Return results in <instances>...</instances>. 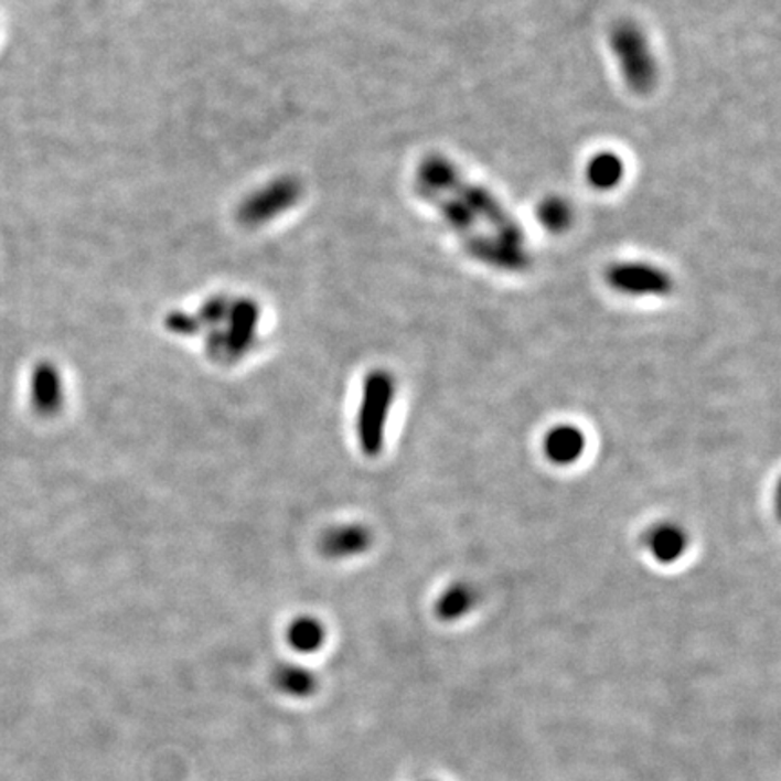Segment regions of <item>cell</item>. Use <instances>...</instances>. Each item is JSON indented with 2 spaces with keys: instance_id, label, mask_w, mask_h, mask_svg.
<instances>
[{
  "instance_id": "cell-4",
  "label": "cell",
  "mask_w": 781,
  "mask_h": 781,
  "mask_svg": "<svg viewBox=\"0 0 781 781\" xmlns=\"http://www.w3.org/2000/svg\"><path fill=\"white\" fill-rule=\"evenodd\" d=\"M260 310L252 299H231L226 315L211 328L206 350L212 359L234 362L250 350L259 330Z\"/></svg>"
},
{
  "instance_id": "cell-16",
  "label": "cell",
  "mask_w": 781,
  "mask_h": 781,
  "mask_svg": "<svg viewBox=\"0 0 781 781\" xmlns=\"http://www.w3.org/2000/svg\"><path fill=\"white\" fill-rule=\"evenodd\" d=\"M167 325H169V330L174 331L175 335H195L200 331L195 315H186L181 311H174L167 317Z\"/></svg>"
},
{
  "instance_id": "cell-3",
  "label": "cell",
  "mask_w": 781,
  "mask_h": 781,
  "mask_svg": "<svg viewBox=\"0 0 781 781\" xmlns=\"http://www.w3.org/2000/svg\"><path fill=\"white\" fill-rule=\"evenodd\" d=\"M396 382L389 371L375 370L364 381L356 413V438L364 454L376 458L384 451L387 420L395 404Z\"/></svg>"
},
{
  "instance_id": "cell-10",
  "label": "cell",
  "mask_w": 781,
  "mask_h": 781,
  "mask_svg": "<svg viewBox=\"0 0 781 781\" xmlns=\"http://www.w3.org/2000/svg\"><path fill=\"white\" fill-rule=\"evenodd\" d=\"M585 451V432L571 424L552 427L543 440V452H545L546 460L552 461L554 466H574L576 461L581 460Z\"/></svg>"
},
{
  "instance_id": "cell-5",
  "label": "cell",
  "mask_w": 781,
  "mask_h": 781,
  "mask_svg": "<svg viewBox=\"0 0 781 781\" xmlns=\"http://www.w3.org/2000/svg\"><path fill=\"white\" fill-rule=\"evenodd\" d=\"M301 197V181L293 175H281L246 195L237 208V220L248 228H259L290 212Z\"/></svg>"
},
{
  "instance_id": "cell-8",
  "label": "cell",
  "mask_w": 781,
  "mask_h": 781,
  "mask_svg": "<svg viewBox=\"0 0 781 781\" xmlns=\"http://www.w3.org/2000/svg\"><path fill=\"white\" fill-rule=\"evenodd\" d=\"M371 543H373V534L367 526L347 523V525L331 526L330 531H325L319 548L330 559H346V557L364 554Z\"/></svg>"
},
{
  "instance_id": "cell-2",
  "label": "cell",
  "mask_w": 781,
  "mask_h": 781,
  "mask_svg": "<svg viewBox=\"0 0 781 781\" xmlns=\"http://www.w3.org/2000/svg\"><path fill=\"white\" fill-rule=\"evenodd\" d=\"M608 42L628 89L633 95H650L659 84V62L641 25L619 21L611 28Z\"/></svg>"
},
{
  "instance_id": "cell-7",
  "label": "cell",
  "mask_w": 781,
  "mask_h": 781,
  "mask_svg": "<svg viewBox=\"0 0 781 781\" xmlns=\"http://www.w3.org/2000/svg\"><path fill=\"white\" fill-rule=\"evenodd\" d=\"M31 406L41 416H53L64 406L65 390L61 371L51 362H41L31 373Z\"/></svg>"
},
{
  "instance_id": "cell-14",
  "label": "cell",
  "mask_w": 781,
  "mask_h": 781,
  "mask_svg": "<svg viewBox=\"0 0 781 781\" xmlns=\"http://www.w3.org/2000/svg\"><path fill=\"white\" fill-rule=\"evenodd\" d=\"M274 681L285 695L296 696V698L311 696L317 689V678L313 673L308 672L304 667L293 666V664H285L279 667Z\"/></svg>"
},
{
  "instance_id": "cell-11",
  "label": "cell",
  "mask_w": 781,
  "mask_h": 781,
  "mask_svg": "<svg viewBox=\"0 0 781 781\" xmlns=\"http://www.w3.org/2000/svg\"><path fill=\"white\" fill-rule=\"evenodd\" d=\"M627 167L621 156L611 151L597 152L586 163L585 178L593 191H613L621 185Z\"/></svg>"
},
{
  "instance_id": "cell-12",
  "label": "cell",
  "mask_w": 781,
  "mask_h": 781,
  "mask_svg": "<svg viewBox=\"0 0 781 781\" xmlns=\"http://www.w3.org/2000/svg\"><path fill=\"white\" fill-rule=\"evenodd\" d=\"M286 641L297 653H315L324 646V624L315 617H297L288 624Z\"/></svg>"
},
{
  "instance_id": "cell-1",
  "label": "cell",
  "mask_w": 781,
  "mask_h": 781,
  "mask_svg": "<svg viewBox=\"0 0 781 781\" xmlns=\"http://www.w3.org/2000/svg\"><path fill=\"white\" fill-rule=\"evenodd\" d=\"M413 186L472 259L505 274L531 268L525 231L516 217L494 192L466 178L446 156H426L416 167Z\"/></svg>"
},
{
  "instance_id": "cell-15",
  "label": "cell",
  "mask_w": 781,
  "mask_h": 781,
  "mask_svg": "<svg viewBox=\"0 0 781 781\" xmlns=\"http://www.w3.org/2000/svg\"><path fill=\"white\" fill-rule=\"evenodd\" d=\"M537 217L542 221V225L552 234H561L568 231L574 221V211L568 201L557 195L546 197L542 201V205L537 206Z\"/></svg>"
},
{
  "instance_id": "cell-13",
  "label": "cell",
  "mask_w": 781,
  "mask_h": 781,
  "mask_svg": "<svg viewBox=\"0 0 781 781\" xmlns=\"http://www.w3.org/2000/svg\"><path fill=\"white\" fill-rule=\"evenodd\" d=\"M477 601V590L471 585L454 582L436 601V616L441 621H458L461 617H466L467 613H471Z\"/></svg>"
},
{
  "instance_id": "cell-9",
  "label": "cell",
  "mask_w": 781,
  "mask_h": 781,
  "mask_svg": "<svg viewBox=\"0 0 781 781\" xmlns=\"http://www.w3.org/2000/svg\"><path fill=\"white\" fill-rule=\"evenodd\" d=\"M644 545L651 557L662 565H673L686 554L689 536L684 526L673 521H661L648 528Z\"/></svg>"
},
{
  "instance_id": "cell-6",
  "label": "cell",
  "mask_w": 781,
  "mask_h": 781,
  "mask_svg": "<svg viewBox=\"0 0 781 781\" xmlns=\"http://www.w3.org/2000/svg\"><path fill=\"white\" fill-rule=\"evenodd\" d=\"M605 281L611 290L628 297H667L675 290L666 270L644 260L613 263L605 270Z\"/></svg>"
}]
</instances>
